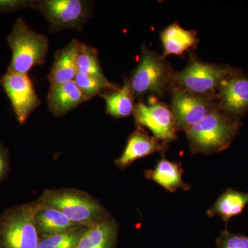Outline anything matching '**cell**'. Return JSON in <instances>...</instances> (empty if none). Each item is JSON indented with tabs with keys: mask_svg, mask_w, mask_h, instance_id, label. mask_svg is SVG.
Here are the masks:
<instances>
[{
	"mask_svg": "<svg viewBox=\"0 0 248 248\" xmlns=\"http://www.w3.org/2000/svg\"><path fill=\"white\" fill-rule=\"evenodd\" d=\"M241 126L240 121L230 118L217 107L186 130L191 151L211 155L225 151L237 137Z\"/></svg>",
	"mask_w": 248,
	"mask_h": 248,
	"instance_id": "cell-1",
	"label": "cell"
},
{
	"mask_svg": "<svg viewBox=\"0 0 248 248\" xmlns=\"http://www.w3.org/2000/svg\"><path fill=\"white\" fill-rule=\"evenodd\" d=\"M37 200L41 208L56 209L81 226L94 224L110 215L99 201L77 189H48Z\"/></svg>",
	"mask_w": 248,
	"mask_h": 248,
	"instance_id": "cell-2",
	"label": "cell"
},
{
	"mask_svg": "<svg viewBox=\"0 0 248 248\" xmlns=\"http://www.w3.org/2000/svg\"><path fill=\"white\" fill-rule=\"evenodd\" d=\"M37 200L7 209L0 216V248H38L35 217Z\"/></svg>",
	"mask_w": 248,
	"mask_h": 248,
	"instance_id": "cell-3",
	"label": "cell"
},
{
	"mask_svg": "<svg viewBox=\"0 0 248 248\" xmlns=\"http://www.w3.org/2000/svg\"><path fill=\"white\" fill-rule=\"evenodd\" d=\"M8 43L13 53L8 71L27 75L34 66L45 63L48 38L32 30L22 18L15 23Z\"/></svg>",
	"mask_w": 248,
	"mask_h": 248,
	"instance_id": "cell-4",
	"label": "cell"
},
{
	"mask_svg": "<svg viewBox=\"0 0 248 248\" xmlns=\"http://www.w3.org/2000/svg\"><path fill=\"white\" fill-rule=\"evenodd\" d=\"M234 69L229 65L207 63L191 53L187 66L173 73L171 86L215 99L220 83Z\"/></svg>",
	"mask_w": 248,
	"mask_h": 248,
	"instance_id": "cell-5",
	"label": "cell"
},
{
	"mask_svg": "<svg viewBox=\"0 0 248 248\" xmlns=\"http://www.w3.org/2000/svg\"><path fill=\"white\" fill-rule=\"evenodd\" d=\"M173 73L164 57L142 46L138 66L128 80L134 97H141L147 93L164 95L172 86Z\"/></svg>",
	"mask_w": 248,
	"mask_h": 248,
	"instance_id": "cell-6",
	"label": "cell"
},
{
	"mask_svg": "<svg viewBox=\"0 0 248 248\" xmlns=\"http://www.w3.org/2000/svg\"><path fill=\"white\" fill-rule=\"evenodd\" d=\"M137 127H146L153 133V137L166 143L177 139L178 128L175 119L167 105L156 99L148 101V104L139 102L133 111Z\"/></svg>",
	"mask_w": 248,
	"mask_h": 248,
	"instance_id": "cell-7",
	"label": "cell"
},
{
	"mask_svg": "<svg viewBox=\"0 0 248 248\" xmlns=\"http://www.w3.org/2000/svg\"><path fill=\"white\" fill-rule=\"evenodd\" d=\"M171 105L178 130L186 131L200 123L210 111L218 107L215 98L194 94L171 86Z\"/></svg>",
	"mask_w": 248,
	"mask_h": 248,
	"instance_id": "cell-8",
	"label": "cell"
},
{
	"mask_svg": "<svg viewBox=\"0 0 248 248\" xmlns=\"http://www.w3.org/2000/svg\"><path fill=\"white\" fill-rule=\"evenodd\" d=\"M215 101L225 115L240 121L248 112V74L234 68L220 83Z\"/></svg>",
	"mask_w": 248,
	"mask_h": 248,
	"instance_id": "cell-9",
	"label": "cell"
},
{
	"mask_svg": "<svg viewBox=\"0 0 248 248\" xmlns=\"http://www.w3.org/2000/svg\"><path fill=\"white\" fill-rule=\"evenodd\" d=\"M0 83L11 100L18 122L22 125L40 104L32 81L27 75L8 71Z\"/></svg>",
	"mask_w": 248,
	"mask_h": 248,
	"instance_id": "cell-10",
	"label": "cell"
},
{
	"mask_svg": "<svg viewBox=\"0 0 248 248\" xmlns=\"http://www.w3.org/2000/svg\"><path fill=\"white\" fill-rule=\"evenodd\" d=\"M54 30L76 29L89 16L88 3L80 0H46L34 3Z\"/></svg>",
	"mask_w": 248,
	"mask_h": 248,
	"instance_id": "cell-11",
	"label": "cell"
},
{
	"mask_svg": "<svg viewBox=\"0 0 248 248\" xmlns=\"http://www.w3.org/2000/svg\"><path fill=\"white\" fill-rule=\"evenodd\" d=\"M168 144L160 142L154 137L150 136L143 128L138 129L129 136L125 149L115 164L119 169H124L136 160L154 153L166 151Z\"/></svg>",
	"mask_w": 248,
	"mask_h": 248,
	"instance_id": "cell-12",
	"label": "cell"
},
{
	"mask_svg": "<svg viewBox=\"0 0 248 248\" xmlns=\"http://www.w3.org/2000/svg\"><path fill=\"white\" fill-rule=\"evenodd\" d=\"M119 226L111 215L86 227L76 248H115Z\"/></svg>",
	"mask_w": 248,
	"mask_h": 248,
	"instance_id": "cell-13",
	"label": "cell"
},
{
	"mask_svg": "<svg viewBox=\"0 0 248 248\" xmlns=\"http://www.w3.org/2000/svg\"><path fill=\"white\" fill-rule=\"evenodd\" d=\"M80 45L81 43L78 40H72L66 47L57 53L49 74L50 88L74 81L78 73L77 60Z\"/></svg>",
	"mask_w": 248,
	"mask_h": 248,
	"instance_id": "cell-14",
	"label": "cell"
},
{
	"mask_svg": "<svg viewBox=\"0 0 248 248\" xmlns=\"http://www.w3.org/2000/svg\"><path fill=\"white\" fill-rule=\"evenodd\" d=\"M184 170L182 165L172 162L162 156L153 170H148L145 176L149 180L153 181L164 187L166 190L174 192L178 189L189 190L191 186L183 181Z\"/></svg>",
	"mask_w": 248,
	"mask_h": 248,
	"instance_id": "cell-15",
	"label": "cell"
},
{
	"mask_svg": "<svg viewBox=\"0 0 248 248\" xmlns=\"http://www.w3.org/2000/svg\"><path fill=\"white\" fill-rule=\"evenodd\" d=\"M164 51L163 57L182 55L190 49L197 48L200 43L197 31L186 30L174 23L160 34Z\"/></svg>",
	"mask_w": 248,
	"mask_h": 248,
	"instance_id": "cell-16",
	"label": "cell"
},
{
	"mask_svg": "<svg viewBox=\"0 0 248 248\" xmlns=\"http://www.w3.org/2000/svg\"><path fill=\"white\" fill-rule=\"evenodd\" d=\"M86 100L75 81L50 88L48 97L49 109L55 116L69 112Z\"/></svg>",
	"mask_w": 248,
	"mask_h": 248,
	"instance_id": "cell-17",
	"label": "cell"
},
{
	"mask_svg": "<svg viewBox=\"0 0 248 248\" xmlns=\"http://www.w3.org/2000/svg\"><path fill=\"white\" fill-rule=\"evenodd\" d=\"M248 205V192L228 188L206 212V215L210 218L221 217L227 223L232 217L241 215Z\"/></svg>",
	"mask_w": 248,
	"mask_h": 248,
	"instance_id": "cell-18",
	"label": "cell"
},
{
	"mask_svg": "<svg viewBox=\"0 0 248 248\" xmlns=\"http://www.w3.org/2000/svg\"><path fill=\"white\" fill-rule=\"evenodd\" d=\"M39 236H53L81 228L56 209L42 208L35 217Z\"/></svg>",
	"mask_w": 248,
	"mask_h": 248,
	"instance_id": "cell-19",
	"label": "cell"
},
{
	"mask_svg": "<svg viewBox=\"0 0 248 248\" xmlns=\"http://www.w3.org/2000/svg\"><path fill=\"white\" fill-rule=\"evenodd\" d=\"M101 96L105 100L109 115L115 118H124L133 114L135 97L128 79L124 81L122 88L112 92L102 93Z\"/></svg>",
	"mask_w": 248,
	"mask_h": 248,
	"instance_id": "cell-20",
	"label": "cell"
},
{
	"mask_svg": "<svg viewBox=\"0 0 248 248\" xmlns=\"http://www.w3.org/2000/svg\"><path fill=\"white\" fill-rule=\"evenodd\" d=\"M77 66L78 73H84L103 80L107 79L101 68L97 52L89 46L81 43L80 45Z\"/></svg>",
	"mask_w": 248,
	"mask_h": 248,
	"instance_id": "cell-21",
	"label": "cell"
},
{
	"mask_svg": "<svg viewBox=\"0 0 248 248\" xmlns=\"http://www.w3.org/2000/svg\"><path fill=\"white\" fill-rule=\"evenodd\" d=\"M74 81L86 100L94 97L106 90L115 91L119 89L118 86L112 84L108 79H99L84 73H78Z\"/></svg>",
	"mask_w": 248,
	"mask_h": 248,
	"instance_id": "cell-22",
	"label": "cell"
},
{
	"mask_svg": "<svg viewBox=\"0 0 248 248\" xmlns=\"http://www.w3.org/2000/svg\"><path fill=\"white\" fill-rule=\"evenodd\" d=\"M86 226L53 236L40 238L38 248H76Z\"/></svg>",
	"mask_w": 248,
	"mask_h": 248,
	"instance_id": "cell-23",
	"label": "cell"
},
{
	"mask_svg": "<svg viewBox=\"0 0 248 248\" xmlns=\"http://www.w3.org/2000/svg\"><path fill=\"white\" fill-rule=\"evenodd\" d=\"M217 248H248V236L225 230L217 239Z\"/></svg>",
	"mask_w": 248,
	"mask_h": 248,
	"instance_id": "cell-24",
	"label": "cell"
},
{
	"mask_svg": "<svg viewBox=\"0 0 248 248\" xmlns=\"http://www.w3.org/2000/svg\"><path fill=\"white\" fill-rule=\"evenodd\" d=\"M10 170V154L7 148L0 144V187Z\"/></svg>",
	"mask_w": 248,
	"mask_h": 248,
	"instance_id": "cell-25",
	"label": "cell"
},
{
	"mask_svg": "<svg viewBox=\"0 0 248 248\" xmlns=\"http://www.w3.org/2000/svg\"><path fill=\"white\" fill-rule=\"evenodd\" d=\"M34 6L32 1H21V0H0V11H16L27 6Z\"/></svg>",
	"mask_w": 248,
	"mask_h": 248,
	"instance_id": "cell-26",
	"label": "cell"
}]
</instances>
